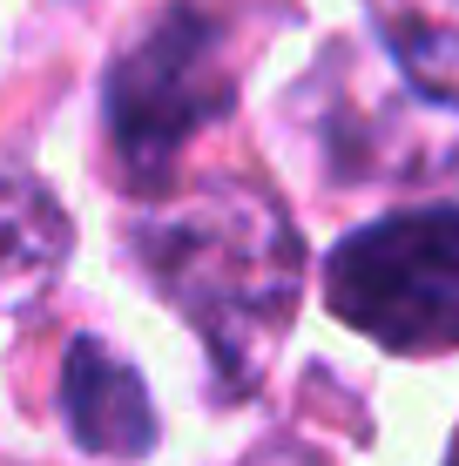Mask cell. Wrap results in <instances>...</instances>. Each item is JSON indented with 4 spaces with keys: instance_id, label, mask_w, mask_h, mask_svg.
I'll return each mask as SVG.
<instances>
[{
    "instance_id": "cell-2",
    "label": "cell",
    "mask_w": 459,
    "mask_h": 466,
    "mask_svg": "<svg viewBox=\"0 0 459 466\" xmlns=\"http://www.w3.org/2000/svg\"><path fill=\"white\" fill-rule=\"evenodd\" d=\"M324 304L399 359L459 351V210H392L324 264Z\"/></svg>"
},
{
    "instance_id": "cell-7",
    "label": "cell",
    "mask_w": 459,
    "mask_h": 466,
    "mask_svg": "<svg viewBox=\"0 0 459 466\" xmlns=\"http://www.w3.org/2000/svg\"><path fill=\"white\" fill-rule=\"evenodd\" d=\"M250 466H318L311 453H297V446H271V453H257Z\"/></svg>"
},
{
    "instance_id": "cell-4",
    "label": "cell",
    "mask_w": 459,
    "mask_h": 466,
    "mask_svg": "<svg viewBox=\"0 0 459 466\" xmlns=\"http://www.w3.org/2000/svg\"><path fill=\"white\" fill-rule=\"evenodd\" d=\"M61 412H68L75 446H88L102 460H142L155 446L149 385L95 339H82L61 365Z\"/></svg>"
},
{
    "instance_id": "cell-5",
    "label": "cell",
    "mask_w": 459,
    "mask_h": 466,
    "mask_svg": "<svg viewBox=\"0 0 459 466\" xmlns=\"http://www.w3.org/2000/svg\"><path fill=\"white\" fill-rule=\"evenodd\" d=\"M68 210L55 203V189L41 176L0 169V311L35 304L68 264Z\"/></svg>"
},
{
    "instance_id": "cell-6",
    "label": "cell",
    "mask_w": 459,
    "mask_h": 466,
    "mask_svg": "<svg viewBox=\"0 0 459 466\" xmlns=\"http://www.w3.org/2000/svg\"><path fill=\"white\" fill-rule=\"evenodd\" d=\"M392 68L425 102L459 108V0H372Z\"/></svg>"
},
{
    "instance_id": "cell-3",
    "label": "cell",
    "mask_w": 459,
    "mask_h": 466,
    "mask_svg": "<svg viewBox=\"0 0 459 466\" xmlns=\"http://www.w3.org/2000/svg\"><path fill=\"white\" fill-rule=\"evenodd\" d=\"M230 88L236 82L224 61V35L203 14L169 7L108 75V136H115L122 169L142 189H155L183 156V142L230 108Z\"/></svg>"
},
{
    "instance_id": "cell-1",
    "label": "cell",
    "mask_w": 459,
    "mask_h": 466,
    "mask_svg": "<svg viewBox=\"0 0 459 466\" xmlns=\"http://www.w3.org/2000/svg\"><path fill=\"white\" fill-rule=\"evenodd\" d=\"M135 264L210 351L224 392L271 372L304 298V244L257 183H203L135 223Z\"/></svg>"
}]
</instances>
